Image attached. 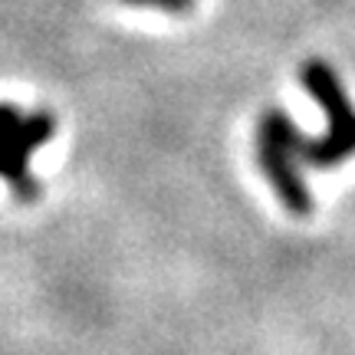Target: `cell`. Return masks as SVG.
<instances>
[{
	"mask_svg": "<svg viewBox=\"0 0 355 355\" xmlns=\"http://www.w3.org/2000/svg\"><path fill=\"white\" fill-rule=\"evenodd\" d=\"M303 86L326 109V135L309 139L290 122V115L270 109L257 125V158L266 181L290 214H309L313 198L306 188L303 168H336L355 155V105L345 86L322 60H309L300 69Z\"/></svg>",
	"mask_w": 355,
	"mask_h": 355,
	"instance_id": "6da1fadb",
	"label": "cell"
},
{
	"mask_svg": "<svg viewBox=\"0 0 355 355\" xmlns=\"http://www.w3.org/2000/svg\"><path fill=\"white\" fill-rule=\"evenodd\" d=\"M56 132V119L53 112L40 109V112H20L17 105L0 102V152L26 165L30 155L43 148Z\"/></svg>",
	"mask_w": 355,
	"mask_h": 355,
	"instance_id": "7a4b0ae2",
	"label": "cell"
},
{
	"mask_svg": "<svg viewBox=\"0 0 355 355\" xmlns=\"http://www.w3.org/2000/svg\"><path fill=\"white\" fill-rule=\"evenodd\" d=\"M0 178L10 184L13 194H17L20 201H37L40 194H43V184L30 175V165H20V162L7 158L3 152H0Z\"/></svg>",
	"mask_w": 355,
	"mask_h": 355,
	"instance_id": "3957f363",
	"label": "cell"
},
{
	"mask_svg": "<svg viewBox=\"0 0 355 355\" xmlns=\"http://www.w3.org/2000/svg\"><path fill=\"white\" fill-rule=\"evenodd\" d=\"M128 3L155 7V10H165V13H188L191 7H194V0H128Z\"/></svg>",
	"mask_w": 355,
	"mask_h": 355,
	"instance_id": "277c9868",
	"label": "cell"
}]
</instances>
